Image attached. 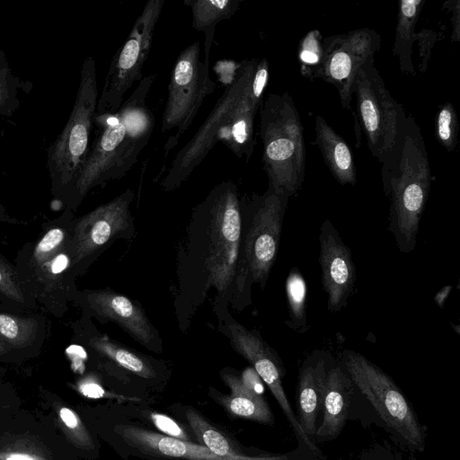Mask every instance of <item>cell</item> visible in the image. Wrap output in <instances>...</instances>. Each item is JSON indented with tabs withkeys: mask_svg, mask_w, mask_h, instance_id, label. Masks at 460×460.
<instances>
[{
	"mask_svg": "<svg viewBox=\"0 0 460 460\" xmlns=\"http://www.w3.org/2000/svg\"><path fill=\"white\" fill-rule=\"evenodd\" d=\"M257 62L225 61L227 75L217 70V75L228 79L223 80L224 93L203 124L174 156L162 181L164 190L178 188L217 142L225 144L238 158L246 162L251 159L255 145L254 119L263 101V94L252 86Z\"/></svg>",
	"mask_w": 460,
	"mask_h": 460,
	"instance_id": "obj_1",
	"label": "cell"
},
{
	"mask_svg": "<svg viewBox=\"0 0 460 460\" xmlns=\"http://www.w3.org/2000/svg\"><path fill=\"white\" fill-rule=\"evenodd\" d=\"M155 77H143L116 111L96 113L94 139L66 208L75 211L92 189L120 179L136 164L155 125L154 114L146 105Z\"/></svg>",
	"mask_w": 460,
	"mask_h": 460,
	"instance_id": "obj_2",
	"label": "cell"
},
{
	"mask_svg": "<svg viewBox=\"0 0 460 460\" xmlns=\"http://www.w3.org/2000/svg\"><path fill=\"white\" fill-rule=\"evenodd\" d=\"M384 190L390 200V229L402 252L416 245L432 174L424 138L411 115L402 119L396 141L382 163Z\"/></svg>",
	"mask_w": 460,
	"mask_h": 460,
	"instance_id": "obj_3",
	"label": "cell"
},
{
	"mask_svg": "<svg viewBox=\"0 0 460 460\" xmlns=\"http://www.w3.org/2000/svg\"><path fill=\"white\" fill-rule=\"evenodd\" d=\"M75 217L65 208L41 226L40 234L18 251L14 266L26 292L39 307L63 317L78 290L75 284L72 232Z\"/></svg>",
	"mask_w": 460,
	"mask_h": 460,
	"instance_id": "obj_4",
	"label": "cell"
},
{
	"mask_svg": "<svg viewBox=\"0 0 460 460\" xmlns=\"http://www.w3.org/2000/svg\"><path fill=\"white\" fill-rule=\"evenodd\" d=\"M259 111L269 188L289 198L296 193L305 177V150L298 111L288 93H270Z\"/></svg>",
	"mask_w": 460,
	"mask_h": 460,
	"instance_id": "obj_5",
	"label": "cell"
},
{
	"mask_svg": "<svg viewBox=\"0 0 460 460\" xmlns=\"http://www.w3.org/2000/svg\"><path fill=\"white\" fill-rule=\"evenodd\" d=\"M98 99L95 60L87 57L80 70L76 97L68 120L47 154L50 192L64 204L90 150Z\"/></svg>",
	"mask_w": 460,
	"mask_h": 460,
	"instance_id": "obj_6",
	"label": "cell"
},
{
	"mask_svg": "<svg viewBox=\"0 0 460 460\" xmlns=\"http://www.w3.org/2000/svg\"><path fill=\"white\" fill-rule=\"evenodd\" d=\"M353 95L359 126L368 149L381 164L385 160L396 141L399 128L406 113L385 87L375 66V58L358 71L354 83Z\"/></svg>",
	"mask_w": 460,
	"mask_h": 460,
	"instance_id": "obj_7",
	"label": "cell"
},
{
	"mask_svg": "<svg viewBox=\"0 0 460 460\" xmlns=\"http://www.w3.org/2000/svg\"><path fill=\"white\" fill-rule=\"evenodd\" d=\"M216 88L209 76V64L200 60V44L196 41L178 56L168 85V97L162 118V132L176 130L164 145L165 157L193 122L208 95Z\"/></svg>",
	"mask_w": 460,
	"mask_h": 460,
	"instance_id": "obj_8",
	"label": "cell"
},
{
	"mask_svg": "<svg viewBox=\"0 0 460 460\" xmlns=\"http://www.w3.org/2000/svg\"><path fill=\"white\" fill-rule=\"evenodd\" d=\"M344 365L351 381L385 423L408 445L422 450L424 435L409 403L393 379L361 354L345 351Z\"/></svg>",
	"mask_w": 460,
	"mask_h": 460,
	"instance_id": "obj_9",
	"label": "cell"
},
{
	"mask_svg": "<svg viewBox=\"0 0 460 460\" xmlns=\"http://www.w3.org/2000/svg\"><path fill=\"white\" fill-rule=\"evenodd\" d=\"M204 207L210 223L206 267L210 283L224 291L235 274L240 246L242 219L236 186L221 182L208 194Z\"/></svg>",
	"mask_w": 460,
	"mask_h": 460,
	"instance_id": "obj_10",
	"label": "cell"
},
{
	"mask_svg": "<svg viewBox=\"0 0 460 460\" xmlns=\"http://www.w3.org/2000/svg\"><path fill=\"white\" fill-rule=\"evenodd\" d=\"M164 0H149L127 40L113 56L97 103V114L116 111L133 84L141 81Z\"/></svg>",
	"mask_w": 460,
	"mask_h": 460,
	"instance_id": "obj_11",
	"label": "cell"
},
{
	"mask_svg": "<svg viewBox=\"0 0 460 460\" xmlns=\"http://www.w3.org/2000/svg\"><path fill=\"white\" fill-rule=\"evenodd\" d=\"M320 79L333 84L344 109L351 108L355 78L360 68L380 49L381 36L363 28L323 38Z\"/></svg>",
	"mask_w": 460,
	"mask_h": 460,
	"instance_id": "obj_12",
	"label": "cell"
},
{
	"mask_svg": "<svg viewBox=\"0 0 460 460\" xmlns=\"http://www.w3.org/2000/svg\"><path fill=\"white\" fill-rule=\"evenodd\" d=\"M133 197V191L128 189L112 200L75 219L71 243L75 278L86 270L111 238L128 226Z\"/></svg>",
	"mask_w": 460,
	"mask_h": 460,
	"instance_id": "obj_13",
	"label": "cell"
},
{
	"mask_svg": "<svg viewBox=\"0 0 460 460\" xmlns=\"http://www.w3.org/2000/svg\"><path fill=\"white\" fill-rule=\"evenodd\" d=\"M288 197L269 188L256 210L244 243L247 268L254 281L264 286L279 246Z\"/></svg>",
	"mask_w": 460,
	"mask_h": 460,
	"instance_id": "obj_14",
	"label": "cell"
},
{
	"mask_svg": "<svg viewBox=\"0 0 460 460\" xmlns=\"http://www.w3.org/2000/svg\"><path fill=\"white\" fill-rule=\"evenodd\" d=\"M227 329L232 346L252 364L254 371L268 385L296 435L310 449L316 450L311 439L304 434L293 412L283 389L279 364L270 348L257 332L235 322L230 323Z\"/></svg>",
	"mask_w": 460,
	"mask_h": 460,
	"instance_id": "obj_15",
	"label": "cell"
},
{
	"mask_svg": "<svg viewBox=\"0 0 460 460\" xmlns=\"http://www.w3.org/2000/svg\"><path fill=\"white\" fill-rule=\"evenodd\" d=\"M320 265L329 311L337 312L347 305L356 279V269L349 247L342 242L330 220L320 233Z\"/></svg>",
	"mask_w": 460,
	"mask_h": 460,
	"instance_id": "obj_16",
	"label": "cell"
},
{
	"mask_svg": "<svg viewBox=\"0 0 460 460\" xmlns=\"http://www.w3.org/2000/svg\"><path fill=\"white\" fill-rule=\"evenodd\" d=\"M85 313L117 323L136 341L148 346L155 338L142 309L122 295L106 289L78 291L73 302Z\"/></svg>",
	"mask_w": 460,
	"mask_h": 460,
	"instance_id": "obj_17",
	"label": "cell"
},
{
	"mask_svg": "<svg viewBox=\"0 0 460 460\" xmlns=\"http://www.w3.org/2000/svg\"><path fill=\"white\" fill-rule=\"evenodd\" d=\"M115 431L129 446L154 456L181 460H288L285 456H221L202 445L173 438L132 425H119L115 427Z\"/></svg>",
	"mask_w": 460,
	"mask_h": 460,
	"instance_id": "obj_18",
	"label": "cell"
},
{
	"mask_svg": "<svg viewBox=\"0 0 460 460\" xmlns=\"http://www.w3.org/2000/svg\"><path fill=\"white\" fill-rule=\"evenodd\" d=\"M49 332L48 319L42 313L13 311L0 305V341L13 358L37 355Z\"/></svg>",
	"mask_w": 460,
	"mask_h": 460,
	"instance_id": "obj_19",
	"label": "cell"
},
{
	"mask_svg": "<svg viewBox=\"0 0 460 460\" xmlns=\"http://www.w3.org/2000/svg\"><path fill=\"white\" fill-rule=\"evenodd\" d=\"M352 393V381L339 366L326 371L323 417L314 435L319 441L332 439L341 432L348 418Z\"/></svg>",
	"mask_w": 460,
	"mask_h": 460,
	"instance_id": "obj_20",
	"label": "cell"
},
{
	"mask_svg": "<svg viewBox=\"0 0 460 460\" xmlns=\"http://www.w3.org/2000/svg\"><path fill=\"white\" fill-rule=\"evenodd\" d=\"M326 371V365L323 359L304 366L300 371L297 420L309 439L316 432V420L323 405Z\"/></svg>",
	"mask_w": 460,
	"mask_h": 460,
	"instance_id": "obj_21",
	"label": "cell"
},
{
	"mask_svg": "<svg viewBox=\"0 0 460 460\" xmlns=\"http://www.w3.org/2000/svg\"><path fill=\"white\" fill-rule=\"evenodd\" d=\"M314 130L316 143L332 174L341 184L354 185L356 168L348 144L320 115L315 117Z\"/></svg>",
	"mask_w": 460,
	"mask_h": 460,
	"instance_id": "obj_22",
	"label": "cell"
},
{
	"mask_svg": "<svg viewBox=\"0 0 460 460\" xmlns=\"http://www.w3.org/2000/svg\"><path fill=\"white\" fill-rule=\"evenodd\" d=\"M222 378L230 394L219 395L218 401L231 415L261 423L273 420L271 411L261 394L252 389L236 375L225 373Z\"/></svg>",
	"mask_w": 460,
	"mask_h": 460,
	"instance_id": "obj_23",
	"label": "cell"
},
{
	"mask_svg": "<svg viewBox=\"0 0 460 460\" xmlns=\"http://www.w3.org/2000/svg\"><path fill=\"white\" fill-rule=\"evenodd\" d=\"M243 0H184L192 15V27L204 33L203 62L209 64L216 26L223 20L230 19Z\"/></svg>",
	"mask_w": 460,
	"mask_h": 460,
	"instance_id": "obj_24",
	"label": "cell"
},
{
	"mask_svg": "<svg viewBox=\"0 0 460 460\" xmlns=\"http://www.w3.org/2000/svg\"><path fill=\"white\" fill-rule=\"evenodd\" d=\"M424 4V0L399 2L393 53L398 59L400 70L407 75H413L416 72L411 54L417 37L415 27Z\"/></svg>",
	"mask_w": 460,
	"mask_h": 460,
	"instance_id": "obj_25",
	"label": "cell"
},
{
	"mask_svg": "<svg viewBox=\"0 0 460 460\" xmlns=\"http://www.w3.org/2000/svg\"><path fill=\"white\" fill-rule=\"evenodd\" d=\"M0 305L13 311L33 312L37 302L22 287L14 264L0 253Z\"/></svg>",
	"mask_w": 460,
	"mask_h": 460,
	"instance_id": "obj_26",
	"label": "cell"
},
{
	"mask_svg": "<svg viewBox=\"0 0 460 460\" xmlns=\"http://www.w3.org/2000/svg\"><path fill=\"white\" fill-rule=\"evenodd\" d=\"M84 341L95 352L137 376L150 378L155 375L143 358L105 335H87Z\"/></svg>",
	"mask_w": 460,
	"mask_h": 460,
	"instance_id": "obj_27",
	"label": "cell"
},
{
	"mask_svg": "<svg viewBox=\"0 0 460 460\" xmlns=\"http://www.w3.org/2000/svg\"><path fill=\"white\" fill-rule=\"evenodd\" d=\"M189 425L201 445L214 454L221 456H238L243 455L234 446L230 439L219 429L211 425L200 413L193 408L185 411Z\"/></svg>",
	"mask_w": 460,
	"mask_h": 460,
	"instance_id": "obj_28",
	"label": "cell"
},
{
	"mask_svg": "<svg viewBox=\"0 0 460 460\" xmlns=\"http://www.w3.org/2000/svg\"><path fill=\"white\" fill-rule=\"evenodd\" d=\"M323 37L314 29L308 31L298 45V61L301 74L309 80L320 79L323 60Z\"/></svg>",
	"mask_w": 460,
	"mask_h": 460,
	"instance_id": "obj_29",
	"label": "cell"
},
{
	"mask_svg": "<svg viewBox=\"0 0 460 460\" xmlns=\"http://www.w3.org/2000/svg\"><path fill=\"white\" fill-rule=\"evenodd\" d=\"M14 75L4 52L0 48V116L12 117L20 107L19 91L27 87Z\"/></svg>",
	"mask_w": 460,
	"mask_h": 460,
	"instance_id": "obj_30",
	"label": "cell"
},
{
	"mask_svg": "<svg viewBox=\"0 0 460 460\" xmlns=\"http://www.w3.org/2000/svg\"><path fill=\"white\" fill-rule=\"evenodd\" d=\"M286 294L293 327L303 332L307 330L305 314L307 288L303 275L297 269H292L288 276Z\"/></svg>",
	"mask_w": 460,
	"mask_h": 460,
	"instance_id": "obj_31",
	"label": "cell"
},
{
	"mask_svg": "<svg viewBox=\"0 0 460 460\" xmlns=\"http://www.w3.org/2000/svg\"><path fill=\"white\" fill-rule=\"evenodd\" d=\"M435 133L439 144L452 152L457 142L458 120L452 103L441 105L435 119Z\"/></svg>",
	"mask_w": 460,
	"mask_h": 460,
	"instance_id": "obj_32",
	"label": "cell"
},
{
	"mask_svg": "<svg viewBox=\"0 0 460 460\" xmlns=\"http://www.w3.org/2000/svg\"><path fill=\"white\" fill-rule=\"evenodd\" d=\"M58 416L65 431L76 446L84 449L93 448L90 434L79 416L73 410L61 407L58 410Z\"/></svg>",
	"mask_w": 460,
	"mask_h": 460,
	"instance_id": "obj_33",
	"label": "cell"
},
{
	"mask_svg": "<svg viewBox=\"0 0 460 460\" xmlns=\"http://www.w3.org/2000/svg\"><path fill=\"white\" fill-rule=\"evenodd\" d=\"M438 40V34L429 29H423L417 32L416 42L420 49V70L424 73L429 66V61L431 56V49Z\"/></svg>",
	"mask_w": 460,
	"mask_h": 460,
	"instance_id": "obj_34",
	"label": "cell"
},
{
	"mask_svg": "<svg viewBox=\"0 0 460 460\" xmlns=\"http://www.w3.org/2000/svg\"><path fill=\"white\" fill-rule=\"evenodd\" d=\"M0 460H50L43 453L27 446H12L0 449Z\"/></svg>",
	"mask_w": 460,
	"mask_h": 460,
	"instance_id": "obj_35",
	"label": "cell"
},
{
	"mask_svg": "<svg viewBox=\"0 0 460 460\" xmlns=\"http://www.w3.org/2000/svg\"><path fill=\"white\" fill-rule=\"evenodd\" d=\"M150 419L152 420L154 425L159 430L164 432L165 436L181 440L190 441L188 434L172 418L164 414L154 412L151 413Z\"/></svg>",
	"mask_w": 460,
	"mask_h": 460,
	"instance_id": "obj_36",
	"label": "cell"
},
{
	"mask_svg": "<svg viewBox=\"0 0 460 460\" xmlns=\"http://www.w3.org/2000/svg\"><path fill=\"white\" fill-rule=\"evenodd\" d=\"M443 9L450 13V21L453 27L451 39L455 42L460 40V1L449 0L443 4Z\"/></svg>",
	"mask_w": 460,
	"mask_h": 460,
	"instance_id": "obj_37",
	"label": "cell"
},
{
	"mask_svg": "<svg viewBox=\"0 0 460 460\" xmlns=\"http://www.w3.org/2000/svg\"><path fill=\"white\" fill-rule=\"evenodd\" d=\"M79 392L90 398H100L104 396L105 391L96 382L93 380H84L78 384Z\"/></svg>",
	"mask_w": 460,
	"mask_h": 460,
	"instance_id": "obj_38",
	"label": "cell"
},
{
	"mask_svg": "<svg viewBox=\"0 0 460 460\" xmlns=\"http://www.w3.org/2000/svg\"><path fill=\"white\" fill-rule=\"evenodd\" d=\"M0 223L9 224V225H27L28 223L18 218H15L9 215L5 207L0 200Z\"/></svg>",
	"mask_w": 460,
	"mask_h": 460,
	"instance_id": "obj_39",
	"label": "cell"
},
{
	"mask_svg": "<svg viewBox=\"0 0 460 460\" xmlns=\"http://www.w3.org/2000/svg\"><path fill=\"white\" fill-rule=\"evenodd\" d=\"M452 289V286H446L442 288L435 296V302L439 307H443L444 303Z\"/></svg>",
	"mask_w": 460,
	"mask_h": 460,
	"instance_id": "obj_40",
	"label": "cell"
}]
</instances>
